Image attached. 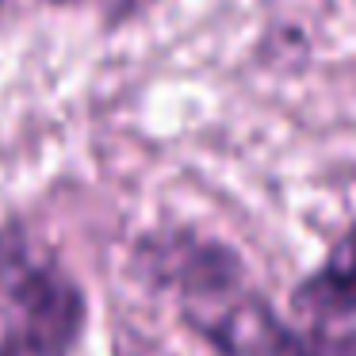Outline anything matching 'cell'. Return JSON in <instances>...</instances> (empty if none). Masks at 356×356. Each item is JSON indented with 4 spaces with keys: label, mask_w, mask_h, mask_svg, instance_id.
Masks as SVG:
<instances>
[{
    "label": "cell",
    "mask_w": 356,
    "mask_h": 356,
    "mask_svg": "<svg viewBox=\"0 0 356 356\" xmlns=\"http://www.w3.org/2000/svg\"><path fill=\"white\" fill-rule=\"evenodd\" d=\"M0 356H16V353H12V348L4 345V341H0Z\"/></svg>",
    "instance_id": "7"
},
{
    "label": "cell",
    "mask_w": 356,
    "mask_h": 356,
    "mask_svg": "<svg viewBox=\"0 0 356 356\" xmlns=\"http://www.w3.org/2000/svg\"><path fill=\"white\" fill-rule=\"evenodd\" d=\"M134 4H138V0H111V8H115V12H131Z\"/></svg>",
    "instance_id": "6"
},
{
    "label": "cell",
    "mask_w": 356,
    "mask_h": 356,
    "mask_svg": "<svg viewBox=\"0 0 356 356\" xmlns=\"http://www.w3.org/2000/svg\"><path fill=\"white\" fill-rule=\"evenodd\" d=\"M47 4H54V8H77V4H88V0H47Z\"/></svg>",
    "instance_id": "5"
},
{
    "label": "cell",
    "mask_w": 356,
    "mask_h": 356,
    "mask_svg": "<svg viewBox=\"0 0 356 356\" xmlns=\"http://www.w3.org/2000/svg\"><path fill=\"white\" fill-rule=\"evenodd\" d=\"M272 356H356V325L314 322L310 330H287L280 325Z\"/></svg>",
    "instance_id": "4"
},
{
    "label": "cell",
    "mask_w": 356,
    "mask_h": 356,
    "mask_svg": "<svg viewBox=\"0 0 356 356\" xmlns=\"http://www.w3.org/2000/svg\"><path fill=\"white\" fill-rule=\"evenodd\" d=\"M291 307L314 322L356 318V226L333 241L325 261L291 291Z\"/></svg>",
    "instance_id": "3"
},
{
    "label": "cell",
    "mask_w": 356,
    "mask_h": 356,
    "mask_svg": "<svg viewBox=\"0 0 356 356\" xmlns=\"http://www.w3.org/2000/svg\"><path fill=\"white\" fill-rule=\"evenodd\" d=\"M4 345L16 356H73L88 330V295L54 257H42L19 234L0 238Z\"/></svg>",
    "instance_id": "1"
},
{
    "label": "cell",
    "mask_w": 356,
    "mask_h": 356,
    "mask_svg": "<svg viewBox=\"0 0 356 356\" xmlns=\"http://www.w3.org/2000/svg\"><path fill=\"white\" fill-rule=\"evenodd\" d=\"M134 272L157 291H177L184 302H192V310L218 307L241 295L245 280V268L230 245L200 238L192 230L142 238L134 253Z\"/></svg>",
    "instance_id": "2"
},
{
    "label": "cell",
    "mask_w": 356,
    "mask_h": 356,
    "mask_svg": "<svg viewBox=\"0 0 356 356\" xmlns=\"http://www.w3.org/2000/svg\"><path fill=\"white\" fill-rule=\"evenodd\" d=\"M0 4H4V0H0Z\"/></svg>",
    "instance_id": "8"
}]
</instances>
